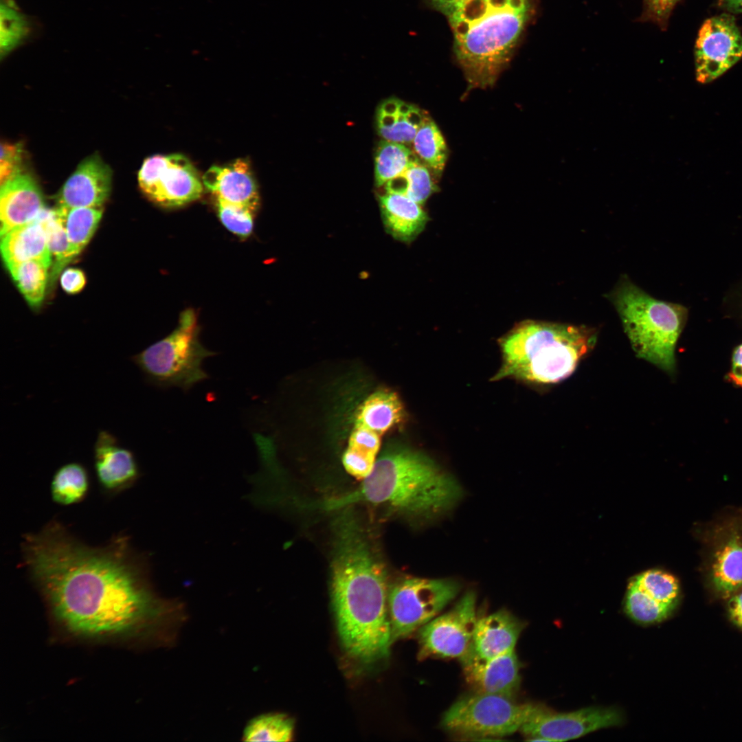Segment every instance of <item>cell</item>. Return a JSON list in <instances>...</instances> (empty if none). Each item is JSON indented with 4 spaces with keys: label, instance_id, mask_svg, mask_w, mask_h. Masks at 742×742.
<instances>
[{
    "label": "cell",
    "instance_id": "obj_8",
    "mask_svg": "<svg viewBox=\"0 0 742 742\" xmlns=\"http://www.w3.org/2000/svg\"><path fill=\"white\" fill-rule=\"evenodd\" d=\"M533 705L475 691L452 704L444 714L441 725L458 737L477 740L499 739L520 730Z\"/></svg>",
    "mask_w": 742,
    "mask_h": 742
},
{
    "label": "cell",
    "instance_id": "obj_39",
    "mask_svg": "<svg viewBox=\"0 0 742 742\" xmlns=\"http://www.w3.org/2000/svg\"><path fill=\"white\" fill-rule=\"evenodd\" d=\"M86 278L84 273L78 269H65L60 276V284L67 293L75 294L80 292L85 286Z\"/></svg>",
    "mask_w": 742,
    "mask_h": 742
},
{
    "label": "cell",
    "instance_id": "obj_2",
    "mask_svg": "<svg viewBox=\"0 0 742 742\" xmlns=\"http://www.w3.org/2000/svg\"><path fill=\"white\" fill-rule=\"evenodd\" d=\"M333 521L331 596L337 629L346 652L373 662L392 644L387 572L351 508Z\"/></svg>",
    "mask_w": 742,
    "mask_h": 742
},
{
    "label": "cell",
    "instance_id": "obj_17",
    "mask_svg": "<svg viewBox=\"0 0 742 742\" xmlns=\"http://www.w3.org/2000/svg\"><path fill=\"white\" fill-rule=\"evenodd\" d=\"M45 208L41 191L34 178L21 170L1 184V236L35 220Z\"/></svg>",
    "mask_w": 742,
    "mask_h": 742
},
{
    "label": "cell",
    "instance_id": "obj_1",
    "mask_svg": "<svg viewBox=\"0 0 742 742\" xmlns=\"http://www.w3.org/2000/svg\"><path fill=\"white\" fill-rule=\"evenodd\" d=\"M22 549L52 616L72 637L98 642L149 638L168 616L125 537L91 547L54 521L26 535Z\"/></svg>",
    "mask_w": 742,
    "mask_h": 742
},
{
    "label": "cell",
    "instance_id": "obj_33",
    "mask_svg": "<svg viewBox=\"0 0 742 742\" xmlns=\"http://www.w3.org/2000/svg\"><path fill=\"white\" fill-rule=\"evenodd\" d=\"M675 605L660 603L644 592L632 581L627 593L625 609L634 620L643 624H653L665 620Z\"/></svg>",
    "mask_w": 742,
    "mask_h": 742
},
{
    "label": "cell",
    "instance_id": "obj_10",
    "mask_svg": "<svg viewBox=\"0 0 742 742\" xmlns=\"http://www.w3.org/2000/svg\"><path fill=\"white\" fill-rule=\"evenodd\" d=\"M138 183L150 199L166 207L194 201L203 192L197 170L186 156L179 153L146 159L138 173Z\"/></svg>",
    "mask_w": 742,
    "mask_h": 742
},
{
    "label": "cell",
    "instance_id": "obj_30",
    "mask_svg": "<svg viewBox=\"0 0 742 742\" xmlns=\"http://www.w3.org/2000/svg\"><path fill=\"white\" fill-rule=\"evenodd\" d=\"M37 218L46 232L48 247L54 263L52 264L53 267L51 273V280L53 281L63 267L77 255L69 243L66 231L58 218L55 209L50 210L45 207Z\"/></svg>",
    "mask_w": 742,
    "mask_h": 742
},
{
    "label": "cell",
    "instance_id": "obj_24",
    "mask_svg": "<svg viewBox=\"0 0 742 742\" xmlns=\"http://www.w3.org/2000/svg\"><path fill=\"white\" fill-rule=\"evenodd\" d=\"M89 486V475L85 466L76 462H68L60 466L52 477L51 497L56 504L74 505L85 499Z\"/></svg>",
    "mask_w": 742,
    "mask_h": 742
},
{
    "label": "cell",
    "instance_id": "obj_11",
    "mask_svg": "<svg viewBox=\"0 0 742 742\" xmlns=\"http://www.w3.org/2000/svg\"><path fill=\"white\" fill-rule=\"evenodd\" d=\"M622 722V714L614 708L588 707L558 712L543 704H534L519 731L532 741H564L618 726Z\"/></svg>",
    "mask_w": 742,
    "mask_h": 742
},
{
    "label": "cell",
    "instance_id": "obj_22",
    "mask_svg": "<svg viewBox=\"0 0 742 742\" xmlns=\"http://www.w3.org/2000/svg\"><path fill=\"white\" fill-rule=\"evenodd\" d=\"M1 252L6 267L34 260L52 264L46 232L38 218L1 236Z\"/></svg>",
    "mask_w": 742,
    "mask_h": 742
},
{
    "label": "cell",
    "instance_id": "obj_31",
    "mask_svg": "<svg viewBox=\"0 0 742 742\" xmlns=\"http://www.w3.org/2000/svg\"><path fill=\"white\" fill-rule=\"evenodd\" d=\"M436 188L428 168L420 162L411 166L385 184L386 192L405 195L420 205L434 192Z\"/></svg>",
    "mask_w": 742,
    "mask_h": 742
},
{
    "label": "cell",
    "instance_id": "obj_21",
    "mask_svg": "<svg viewBox=\"0 0 742 742\" xmlns=\"http://www.w3.org/2000/svg\"><path fill=\"white\" fill-rule=\"evenodd\" d=\"M379 203L385 229L397 240L412 241L427 221L421 205L405 195L385 192L379 196Z\"/></svg>",
    "mask_w": 742,
    "mask_h": 742
},
{
    "label": "cell",
    "instance_id": "obj_29",
    "mask_svg": "<svg viewBox=\"0 0 742 742\" xmlns=\"http://www.w3.org/2000/svg\"><path fill=\"white\" fill-rule=\"evenodd\" d=\"M412 142L417 157L433 172L440 175L447 161V148L441 132L429 116L418 130Z\"/></svg>",
    "mask_w": 742,
    "mask_h": 742
},
{
    "label": "cell",
    "instance_id": "obj_14",
    "mask_svg": "<svg viewBox=\"0 0 742 742\" xmlns=\"http://www.w3.org/2000/svg\"><path fill=\"white\" fill-rule=\"evenodd\" d=\"M96 478L101 489L115 495L131 487L139 475L132 451L122 446L117 438L106 430H100L93 445Z\"/></svg>",
    "mask_w": 742,
    "mask_h": 742
},
{
    "label": "cell",
    "instance_id": "obj_37",
    "mask_svg": "<svg viewBox=\"0 0 742 742\" xmlns=\"http://www.w3.org/2000/svg\"><path fill=\"white\" fill-rule=\"evenodd\" d=\"M23 150L20 144L1 143L0 159L1 184L17 172L21 168Z\"/></svg>",
    "mask_w": 742,
    "mask_h": 742
},
{
    "label": "cell",
    "instance_id": "obj_18",
    "mask_svg": "<svg viewBox=\"0 0 742 742\" xmlns=\"http://www.w3.org/2000/svg\"><path fill=\"white\" fill-rule=\"evenodd\" d=\"M203 185L215 199L247 209L254 214L259 194L249 162L238 159L223 166H213L203 177Z\"/></svg>",
    "mask_w": 742,
    "mask_h": 742
},
{
    "label": "cell",
    "instance_id": "obj_9",
    "mask_svg": "<svg viewBox=\"0 0 742 742\" xmlns=\"http://www.w3.org/2000/svg\"><path fill=\"white\" fill-rule=\"evenodd\" d=\"M460 590L451 578L407 577L390 586L388 614L392 642L437 616Z\"/></svg>",
    "mask_w": 742,
    "mask_h": 742
},
{
    "label": "cell",
    "instance_id": "obj_27",
    "mask_svg": "<svg viewBox=\"0 0 742 742\" xmlns=\"http://www.w3.org/2000/svg\"><path fill=\"white\" fill-rule=\"evenodd\" d=\"M419 162L418 157L405 144L381 141L376 149L374 177L377 186H382L398 177L406 169Z\"/></svg>",
    "mask_w": 742,
    "mask_h": 742
},
{
    "label": "cell",
    "instance_id": "obj_3",
    "mask_svg": "<svg viewBox=\"0 0 742 742\" xmlns=\"http://www.w3.org/2000/svg\"><path fill=\"white\" fill-rule=\"evenodd\" d=\"M462 488L449 473L424 453L389 444L379 454L371 473L355 490L327 500L336 510L357 503L383 504L424 519L438 517L460 499Z\"/></svg>",
    "mask_w": 742,
    "mask_h": 742
},
{
    "label": "cell",
    "instance_id": "obj_35",
    "mask_svg": "<svg viewBox=\"0 0 742 742\" xmlns=\"http://www.w3.org/2000/svg\"><path fill=\"white\" fill-rule=\"evenodd\" d=\"M634 583L655 600L665 605H676L679 584L671 574L651 570L636 576Z\"/></svg>",
    "mask_w": 742,
    "mask_h": 742
},
{
    "label": "cell",
    "instance_id": "obj_4",
    "mask_svg": "<svg viewBox=\"0 0 742 742\" xmlns=\"http://www.w3.org/2000/svg\"><path fill=\"white\" fill-rule=\"evenodd\" d=\"M528 0H466L451 14L456 56L470 88L494 84L528 19Z\"/></svg>",
    "mask_w": 742,
    "mask_h": 742
},
{
    "label": "cell",
    "instance_id": "obj_28",
    "mask_svg": "<svg viewBox=\"0 0 742 742\" xmlns=\"http://www.w3.org/2000/svg\"><path fill=\"white\" fill-rule=\"evenodd\" d=\"M49 267L35 260L7 267L17 288L32 306H39L44 299Z\"/></svg>",
    "mask_w": 742,
    "mask_h": 742
},
{
    "label": "cell",
    "instance_id": "obj_38",
    "mask_svg": "<svg viewBox=\"0 0 742 742\" xmlns=\"http://www.w3.org/2000/svg\"><path fill=\"white\" fill-rule=\"evenodd\" d=\"M679 0H644V16L662 27L668 21L671 12Z\"/></svg>",
    "mask_w": 742,
    "mask_h": 742
},
{
    "label": "cell",
    "instance_id": "obj_34",
    "mask_svg": "<svg viewBox=\"0 0 742 742\" xmlns=\"http://www.w3.org/2000/svg\"><path fill=\"white\" fill-rule=\"evenodd\" d=\"M0 18V49L3 58L23 42L30 27L26 18L9 1L1 0Z\"/></svg>",
    "mask_w": 742,
    "mask_h": 742
},
{
    "label": "cell",
    "instance_id": "obj_43",
    "mask_svg": "<svg viewBox=\"0 0 742 742\" xmlns=\"http://www.w3.org/2000/svg\"><path fill=\"white\" fill-rule=\"evenodd\" d=\"M719 5L731 13H742V0H719Z\"/></svg>",
    "mask_w": 742,
    "mask_h": 742
},
{
    "label": "cell",
    "instance_id": "obj_36",
    "mask_svg": "<svg viewBox=\"0 0 742 742\" xmlns=\"http://www.w3.org/2000/svg\"><path fill=\"white\" fill-rule=\"evenodd\" d=\"M216 203L219 218L229 231L240 238H247L251 234L253 212L218 199Z\"/></svg>",
    "mask_w": 742,
    "mask_h": 742
},
{
    "label": "cell",
    "instance_id": "obj_15",
    "mask_svg": "<svg viewBox=\"0 0 742 742\" xmlns=\"http://www.w3.org/2000/svg\"><path fill=\"white\" fill-rule=\"evenodd\" d=\"M111 170L98 155L78 166L56 196L57 206L102 207L111 191Z\"/></svg>",
    "mask_w": 742,
    "mask_h": 742
},
{
    "label": "cell",
    "instance_id": "obj_12",
    "mask_svg": "<svg viewBox=\"0 0 742 742\" xmlns=\"http://www.w3.org/2000/svg\"><path fill=\"white\" fill-rule=\"evenodd\" d=\"M476 594L466 592L446 613L418 629L419 655L459 660L470 651L477 619Z\"/></svg>",
    "mask_w": 742,
    "mask_h": 742
},
{
    "label": "cell",
    "instance_id": "obj_20",
    "mask_svg": "<svg viewBox=\"0 0 742 742\" xmlns=\"http://www.w3.org/2000/svg\"><path fill=\"white\" fill-rule=\"evenodd\" d=\"M405 416L404 407L394 392L377 390L359 405L353 415L352 430L381 438Z\"/></svg>",
    "mask_w": 742,
    "mask_h": 742
},
{
    "label": "cell",
    "instance_id": "obj_40",
    "mask_svg": "<svg viewBox=\"0 0 742 742\" xmlns=\"http://www.w3.org/2000/svg\"><path fill=\"white\" fill-rule=\"evenodd\" d=\"M729 377L737 385L742 381V344L737 346L733 352Z\"/></svg>",
    "mask_w": 742,
    "mask_h": 742
},
{
    "label": "cell",
    "instance_id": "obj_44",
    "mask_svg": "<svg viewBox=\"0 0 742 742\" xmlns=\"http://www.w3.org/2000/svg\"><path fill=\"white\" fill-rule=\"evenodd\" d=\"M739 386H741V387H742V381H741V383H739Z\"/></svg>",
    "mask_w": 742,
    "mask_h": 742
},
{
    "label": "cell",
    "instance_id": "obj_16",
    "mask_svg": "<svg viewBox=\"0 0 742 742\" xmlns=\"http://www.w3.org/2000/svg\"><path fill=\"white\" fill-rule=\"evenodd\" d=\"M466 678L475 691L513 699L519 689L521 664L515 649L488 660L460 659Z\"/></svg>",
    "mask_w": 742,
    "mask_h": 742
},
{
    "label": "cell",
    "instance_id": "obj_26",
    "mask_svg": "<svg viewBox=\"0 0 742 742\" xmlns=\"http://www.w3.org/2000/svg\"><path fill=\"white\" fill-rule=\"evenodd\" d=\"M712 578L717 591L728 596L742 586V543L730 539L716 554Z\"/></svg>",
    "mask_w": 742,
    "mask_h": 742
},
{
    "label": "cell",
    "instance_id": "obj_32",
    "mask_svg": "<svg viewBox=\"0 0 742 742\" xmlns=\"http://www.w3.org/2000/svg\"><path fill=\"white\" fill-rule=\"evenodd\" d=\"M294 728L293 721L285 714L261 715L246 726L244 741H290Z\"/></svg>",
    "mask_w": 742,
    "mask_h": 742
},
{
    "label": "cell",
    "instance_id": "obj_19",
    "mask_svg": "<svg viewBox=\"0 0 742 742\" xmlns=\"http://www.w3.org/2000/svg\"><path fill=\"white\" fill-rule=\"evenodd\" d=\"M524 627L521 620L506 609L477 617L471 649L465 656L488 660L514 649Z\"/></svg>",
    "mask_w": 742,
    "mask_h": 742
},
{
    "label": "cell",
    "instance_id": "obj_41",
    "mask_svg": "<svg viewBox=\"0 0 742 742\" xmlns=\"http://www.w3.org/2000/svg\"><path fill=\"white\" fill-rule=\"evenodd\" d=\"M728 609L732 621L742 628V592L730 600Z\"/></svg>",
    "mask_w": 742,
    "mask_h": 742
},
{
    "label": "cell",
    "instance_id": "obj_25",
    "mask_svg": "<svg viewBox=\"0 0 742 742\" xmlns=\"http://www.w3.org/2000/svg\"><path fill=\"white\" fill-rule=\"evenodd\" d=\"M55 211L78 256L95 232L102 218V208L57 206Z\"/></svg>",
    "mask_w": 742,
    "mask_h": 742
},
{
    "label": "cell",
    "instance_id": "obj_6",
    "mask_svg": "<svg viewBox=\"0 0 742 742\" xmlns=\"http://www.w3.org/2000/svg\"><path fill=\"white\" fill-rule=\"evenodd\" d=\"M636 356L671 373L687 309L658 300L623 277L609 295Z\"/></svg>",
    "mask_w": 742,
    "mask_h": 742
},
{
    "label": "cell",
    "instance_id": "obj_42",
    "mask_svg": "<svg viewBox=\"0 0 742 742\" xmlns=\"http://www.w3.org/2000/svg\"><path fill=\"white\" fill-rule=\"evenodd\" d=\"M440 10L451 14L466 0H431Z\"/></svg>",
    "mask_w": 742,
    "mask_h": 742
},
{
    "label": "cell",
    "instance_id": "obj_7",
    "mask_svg": "<svg viewBox=\"0 0 742 742\" xmlns=\"http://www.w3.org/2000/svg\"><path fill=\"white\" fill-rule=\"evenodd\" d=\"M199 331L195 312L186 309L169 335L131 359L149 385L160 389L178 387L187 392L210 378L203 363L205 359L217 354L201 344Z\"/></svg>",
    "mask_w": 742,
    "mask_h": 742
},
{
    "label": "cell",
    "instance_id": "obj_13",
    "mask_svg": "<svg viewBox=\"0 0 742 742\" xmlns=\"http://www.w3.org/2000/svg\"><path fill=\"white\" fill-rule=\"evenodd\" d=\"M742 58V35L728 14L712 16L701 25L695 46L697 81L715 80Z\"/></svg>",
    "mask_w": 742,
    "mask_h": 742
},
{
    "label": "cell",
    "instance_id": "obj_23",
    "mask_svg": "<svg viewBox=\"0 0 742 742\" xmlns=\"http://www.w3.org/2000/svg\"><path fill=\"white\" fill-rule=\"evenodd\" d=\"M427 116L416 105L388 98L380 104L376 111L378 133L384 140L409 144Z\"/></svg>",
    "mask_w": 742,
    "mask_h": 742
},
{
    "label": "cell",
    "instance_id": "obj_5",
    "mask_svg": "<svg viewBox=\"0 0 742 742\" xmlns=\"http://www.w3.org/2000/svg\"><path fill=\"white\" fill-rule=\"evenodd\" d=\"M596 340L595 330L585 326L526 322L501 339L502 363L492 380L559 383L574 372Z\"/></svg>",
    "mask_w": 742,
    "mask_h": 742
}]
</instances>
